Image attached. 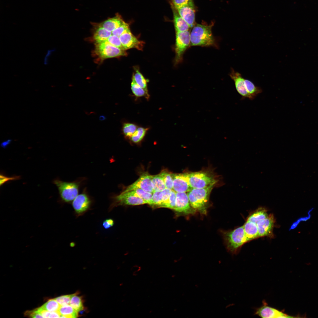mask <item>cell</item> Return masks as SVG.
Returning <instances> with one entry per match:
<instances>
[{
	"label": "cell",
	"mask_w": 318,
	"mask_h": 318,
	"mask_svg": "<svg viewBox=\"0 0 318 318\" xmlns=\"http://www.w3.org/2000/svg\"><path fill=\"white\" fill-rule=\"evenodd\" d=\"M212 25L197 24L190 33L191 46L208 47L215 45L212 32Z\"/></svg>",
	"instance_id": "cell-1"
},
{
	"label": "cell",
	"mask_w": 318,
	"mask_h": 318,
	"mask_svg": "<svg viewBox=\"0 0 318 318\" xmlns=\"http://www.w3.org/2000/svg\"><path fill=\"white\" fill-rule=\"evenodd\" d=\"M214 185L202 188H192L187 193L193 208L201 213L206 214L210 194Z\"/></svg>",
	"instance_id": "cell-2"
},
{
	"label": "cell",
	"mask_w": 318,
	"mask_h": 318,
	"mask_svg": "<svg viewBox=\"0 0 318 318\" xmlns=\"http://www.w3.org/2000/svg\"><path fill=\"white\" fill-rule=\"evenodd\" d=\"M224 235L227 248L233 254L237 253L243 245L247 242L243 226L226 232Z\"/></svg>",
	"instance_id": "cell-3"
},
{
	"label": "cell",
	"mask_w": 318,
	"mask_h": 318,
	"mask_svg": "<svg viewBox=\"0 0 318 318\" xmlns=\"http://www.w3.org/2000/svg\"><path fill=\"white\" fill-rule=\"evenodd\" d=\"M95 52L103 60L127 55L125 50L113 46L105 41L95 43Z\"/></svg>",
	"instance_id": "cell-4"
},
{
	"label": "cell",
	"mask_w": 318,
	"mask_h": 318,
	"mask_svg": "<svg viewBox=\"0 0 318 318\" xmlns=\"http://www.w3.org/2000/svg\"><path fill=\"white\" fill-rule=\"evenodd\" d=\"M57 186L61 198L64 201L69 202L78 195L79 185L76 182H65L56 179L53 181Z\"/></svg>",
	"instance_id": "cell-5"
},
{
	"label": "cell",
	"mask_w": 318,
	"mask_h": 318,
	"mask_svg": "<svg viewBox=\"0 0 318 318\" xmlns=\"http://www.w3.org/2000/svg\"><path fill=\"white\" fill-rule=\"evenodd\" d=\"M190 186L192 188H202L212 184L216 180L208 174L203 172L186 173Z\"/></svg>",
	"instance_id": "cell-6"
},
{
	"label": "cell",
	"mask_w": 318,
	"mask_h": 318,
	"mask_svg": "<svg viewBox=\"0 0 318 318\" xmlns=\"http://www.w3.org/2000/svg\"><path fill=\"white\" fill-rule=\"evenodd\" d=\"M190 45V33L189 30L176 32L175 49L176 63L181 61L184 52Z\"/></svg>",
	"instance_id": "cell-7"
},
{
	"label": "cell",
	"mask_w": 318,
	"mask_h": 318,
	"mask_svg": "<svg viewBox=\"0 0 318 318\" xmlns=\"http://www.w3.org/2000/svg\"><path fill=\"white\" fill-rule=\"evenodd\" d=\"M147 203L142 199L124 191L119 195L113 198V202L110 210L118 205H138Z\"/></svg>",
	"instance_id": "cell-8"
},
{
	"label": "cell",
	"mask_w": 318,
	"mask_h": 318,
	"mask_svg": "<svg viewBox=\"0 0 318 318\" xmlns=\"http://www.w3.org/2000/svg\"><path fill=\"white\" fill-rule=\"evenodd\" d=\"M176 205L174 210L188 214L193 213L195 209L191 206L187 193L176 192Z\"/></svg>",
	"instance_id": "cell-9"
},
{
	"label": "cell",
	"mask_w": 318,
	"mask_h": 318,
	"mask_svg": "<svg viewBox=\"0 0 318 318\" xmlns=\"http://www.w3.org/2000/svg\"><path fill=\"white\" fill-rule=\"evenodd\" d=\"M263 305L256 309L255 314L262 318H288L292 317L282 311L267 305L263 302Z\"/></svg>",
	"instance_id": "cell-10"
},
{
	"label": "cell",
	"mask_w": 318,
	"mask_h": 318,
	"mask_svg": "<svg viewBox=\"0 0 318 318\" xmlns=\"http://www.w3.org/2000/svg\"><path fill=\"white\" fill-rule=\"evenodd\" d=\"M275 221L273 215L270 214L266 218L257 223L259 237L266 236L271 238L273 237V230Z\"/></svg>",
	"instance_id": "cell-11"
},
{
	"label": "cell",
	"mask_w": 318,
	"mask_h": 318,
	"mask_svg": "<svg viewBox=\"0 0 318 318\" xmlns=\"http://www.w3.org/2000/svg\"><path fill=\"white\" fill-rule=\"evenodd\" d=\"M91 203L89 196L85 193L79 194L73 200V208L76 214L80 216L84 214L90 208Z\"/></svg>",
	"instance_id": "cell-12"
},
{
	"label": "cell",
	"mask_w": 318,
	"mask_h": 318,
	"mask_svg": "<svg viewBox=\"0 0 318 318\" xmlns=\"http://www.w3.org/2000/svg\"><path fill=\"white\" fill-rule=\"evenodd\" d=\"M119 38L125 50L132 48L140 50L143 49V42L138 40L130 31L122 34Z\"/></svg>",
	"instance_id": "cell-13"
},
{
	"label": "cell",
	"mask_w": 318,
	"mask_h": 318,
	"mask_svg": "<svg viewBox=\"0 0 318 318\" xmlns=\"http://www.w3.org/2000/svg\"><path fill=\"white\" fill-rule=\"evenodd\" d=\"M176 9L190 28H193L195 24V11L193 2Z\"/></svg>",
	"instance_id": "cell-14"
},
{
	"label": "cell",
	"mask_w": 318,
	"mask_h": 318,
	"mask_svg": "<svg viewBox=\"0 0 318 318\" xmlns=\"http://www.w3.org/2000/svg\"><path fill=\"white\" fill-rule=\"evenodd\" d=\"M173 190L176 192L189 191L192 188L190 186L186 173L173 174Z\"/></svg>",
	"instance_id": "cell-15"
},
{
	"label": "cell",
	"mask_w": 318,
	"mask_h": 318,
	"mask_svg": "<svg viewBox=\"0 0 318 318\" xmlns=\"http://www.w3.org/2000/svg\"><path fill=\"white\" fill-rule=\"evenodd\" d=\"M229 76L234 82L237 91L241 96L243 99L248 98L251 100V97L245 87L244 79L242 77L241 74L231 69Z\"/></svg>",
	"instance_id": "cell-16"
},
{
	"label": "cell",
	"mask_w": 318,
	"mask_h": 318,
	"mask_svg": "<svg viewBox=\"0 0 318 318\" xmlns=\"http://www.w3.org/2000/svg\"><path fill=\"white\" fill-rule=\"evenodd\" d=\"M152 175L147 173L142 174L139 178L131 185L140 188L145 191L153 194L155 191L152 181Z\"/></svg>",
	"instance_id": "cell-17"
},
{
	"label": "cell",
	"mask_w": 318,
	"mask_h": 318,
	"mask_svg": "<svg viewBox=\"0 0 318 318\" xmlns=\"http://www.w3.org/2000/svg\"><path fill=\"white\" fill-rule=\"evenodd\" d=\"M125 191L142 199L150 205L151 203L152 193L131 185L128 186Z\"/></svg>",
	"instance_id": "cell-18"
},
{
	"label": "cell",
	"mask_w": 318,
	"mask_h": 318,
	"mask_svg": "<svg viewBox=\"0 0 318 318\" xmlns=\"http://www.w3.org/2000/svg\"><path fill=\"white\" fill-rule=\"evenodd\" d=\"M243 226L247 242L259 237L256 223L246 221Z\"/></svg>",
	"instance_id": "cell-19"
},
{
	"label": "cell",
	"mask_w": 318,
	"mask_h": 318,
	"mask_svg": "<svg viewBox=\"0 0 318 318\" xmlns=\"http://www.w3.org/2000/svg\"><path fill=\"white\" fill-rule=\"evenodd\" d=\"M125 23L120 16H117L106 20L98 26L112 32Z\"/></svg>",
	"instance_id": "cell-20"
},
{
	"label": "cell",
	"mask_w": 318,
	"mask_h": 318,
	"mask_svg": "<svg viewBox=\"0 0 318 318\" xmlns=\"http://www.w3.org/2000/svg\"><path fill=\"white\" fill-rule=\"evenodd\" d=\"M173 7L174 22L176 32L189 30L190 28L188 24L180 16L176 9Z\"/></svg>",
	"instance_id": "cell-21"
},
{
	"label": "cell",
	"mask_w": 318,
	"mask_h": 318,
	"mask_svg": "<svg viewBox=\"0 0 318 318\" xmlns=\"http://www.w3.org/2000/svg\"><path fill=\"white\" fill-rule=\"evenodd\" d=\"M268 216L266 210L264 208L261 207L250 214L248 217L247 221L256 223L266 218Z\"/></svg>",
	"instance_id": "cell-22"
},
{
	"label": "cell",
	"mask_w": 318,
	"mask_h": 318,
	"mask_svg": "<svg viewBox=\"0 0 318 318\" xmlns=\"http://www.w3.org/2000/svg\"><path fill=\"white\" fill-rule=\"evenodd\" d=\"M112 35V32L97 26L93 35V39L95 43L100 42L106 41Z\"/></svg>",
	"instance_id": "cell-23"
},
{
	"label": "cell",
	"mask_w": 318,
	"mask_h": 318,
	"mask_svg": "<svg viewBox=\"0 0 318 318\" xmlns=\"http://www.w3.org/2000/svg\"><path fill=\"white\" fill-rule=\"evenodd\" d=\"M245 86L246 90L251 97V100L254 99L262 91L259 87L256 86L250 80L246 79L244 80Z\"/></svg>",
	"instance_id": "cell-24"
},
{
	"label": "cell",
	"mask_w": 318,
	"mask_h": 318,
	"mask_svg": "<svg viewBox=\"0 0 318 318\" xmlns=\"http://www.w3.org/2000/svg\"><path fill=\"white\" fill-rule=\"evenodd\" d=\"M60 317L75 318L78 317V312L70 305L61 306L59 310Z\"/></svg>",
	"instance_id": "cell-25"
},
{
	"label": "cell",
	"mask_w": 318,
	"mask_h": 318,
	"mask_svg": "<svg viewBox=\"0 0 318 318\" xmlns=\"http://www.w3.org/2000/svg\"><path fill=\"white\" fill-rule=\"evenodd\" d=\"M152 181L154 191H162L166 188L163 178L161 173L152 176Z\"/></svg>",
	"instance_id": "cell-26"
},
{
	"label": "cell",
	"mask_w": 318,
	"mask_h": 318,
	"mask_svg": "<svg viewBox=\"0 0 318 318\" xmlns=\"http://www.w3.org/2000/svg\"><path fill=\"white\" fill-rule=\"evenodd\" d=\"M131 83V89L134 95L137 97H145L148 100L149 98V95L148 92L146 91L143 89L138 85L132 78Z\"/></svg>",
	"instance_id": "cell-27"
},
{
	"label": "cell",
	"mask_w": 318,
	"mask_h": 318,
	"mask_svg": "<svg viewBox=\"0 0 318 318\" xmlns=\"http://www.w3.org/2000/svg\"><path fill=\"white\" fill-rule=\"evenodd\" d=\"M69 304L78 312L84 309L82 299L76 293L72 294Z\"/></svg>",
	"instance_id": "cell-28"
},
{
	"label": "cell",
	"mask_w": 318,
	"mask_h": 318,
	"mask_svg": "<svg viewBox=\"0 0 318 318\" xmlns=\"http://www.w3.org/2000/svg\"><path fill=\"white\" fill-rule=\"evenodd\" d=\"M138 127L137 125L134 123L125 122L122 124V132L125 137L130 138Z\"/></svg>",
	"instance_id": "cell-29"
},
{
	"label": "cell",
	"mask_w": 318,
	"mask_h": 318,
	"mask_svg": "<svg viewBox=\"0 0 318 318\" xmlns=\"http://www.w3.org/2000/svg\"><path fill=\"white\" fill-rule=\"evenodd\" d=\"M148 129L142 127H138L132 136L131 140L134 143L140 142L144 138Z\"/></svg>",
	"instance_id": "cell-30"
},
{
	"label": "cell",
	"mask_w": 318,
	"mask_h": 318,
	"mask_svg": "<svg viewBox=\"0 0 318 318\" xmlns=\"http://www.w3.org/2000/svg\"><path fill=\"white\" fill-rule=\"evenodd\" d=\"M135 73L133 75L132 78H133L135 82L140 87L148 92L147 83L146 79L143 75L137 69Z\"/></svg>",
	"instance_id": "cell-31"
},
{
	"label": "cell",
	"mask_w": 318,
	"mask_h": 318,
	"mask_svg": "<svg viewBox=\"0 0 318 318\" xmlns=\"http://www.w3.org/2000/svg\"><path fill=\"white\" fill-rule=\"evenodd\" d=\"M60 306V305L54 299L49 300L41 307L49 312H53L58 311Z\"/></svg>",
	"instance_id": "cell-32"
},
{
	"label": "cell",
	"mask_w": 318,
	"mask_h": 318,
	"mask_svg": "<svg viewBox=\"0 0 318 318\" xmlns=\"http://www.w3.org/2000/svg\"><path fill=\"white\" fill-rule=\"evenodd\" d=\"M160 173L163 178L166 188L173 190V174H171L165 170L163 171Z\"/></svg>",
	"instance_id": "cell-33"
},
{
	"label": "cell",
	"mask_w": 318,
	"mask_h": 318,
	"mask_svg": "<svg viewBox=\"0 0 318 318\" xmlns=\"http://www.w3.org/2000/svg\"><path fill=\"white\" fill-rule=\"evenodd\" d=\"M162 191H155L153 194L152 202L150 205L153 207H160L162 203Z\"/></svg>",
	"instance_id": "cell-34"
},
{
	"label": "cell",
	"mask_w": 318,
	"mask_h": 318,
	"mask_svg": "<svg viewBox=\"0 0 318 318\" xmlns=\"http://www.w3.org/2000/svg\"><path fill=\"white\" fill-rule=\"evenodd\" d=\"M111 45L125 50L123 47L119 37L112 35L105 41Z\"/></svg>",
	"instance_id": "cell-35"
},
{
	"label": "cell",
	"mask_w": 318,
	"mask_h": 318,
	"mask_svg": "<svg viewBox=\"0 0 318 318\" xmlns=\"http://www.w3.org/2000/svg\"><path fill=\"white\" fill-rule=\"evenodd\" d=\"M128 24L125 22L112 32V35L119 37L122 34L130 31Z\"/></svg>",
	"instance_id": "cell-36"
},
{
	"label": "cell",
	"mask_w": 318,
	"mask_h": 318,
	"mask_svg": "<svg viewBox=\"0 0 318 318\" xmlns=\"http://www.w3.org/2000/svg\"><path fill=\"white\" fill-rule=\"evenodd\" d=\"M172 190L166 188L162 191V201L160 207L166 208L170 196V195Z\"/></svg>",
	"instance_id": "cell-37"
},
{
	"label": "cell",
	"mask_w": 318,
	"mask_h": 318,
	"mask_svg": "<svg viewBox=\"0 0 318 318\" xmlns=\"http://www.w3.org/2000/svg\"><path fill=\"white\" fill-rule=\"evenodd\" d=\"M176 192L173 190L171 191L166 208L175 210L176 205Z\"/></svg>",
	"instance_id": "cell-38"
},
{
	"label": "cell",
	"mask_w": 318,
	"mask_h": 318,
	"mask_svg": "<svg viewBox=\"0 0 318 318\" xmlns=\"http://www.w3.org/2000/svg\"><path fill=\"white\" fill-rule=\"evenodd\" d=\"M72 294L63 295L55 298L58 303L61 306L70 304Z\"/></svg>",
	"instance_id": "cell-39"
},
{
	"label": "cell",
	"mask_w": 318,
	"mask_h": 318,
	"mask_svg": "<svg viewBox=\"0 0 318 318\" xmlns=\"http://www.w3.org/2000/svg\"><path fill=\"white\" fill-rule=\"evenodd\" d=\"M173 6L175 8L193 2V0H172Z\"/></svg>",
	"instance_id": "cell-40"
},
{
	"label": "cell",
	"mask_w": 318,
	"mask_h": 318,
	"mask_svg": "<svg viewBox=\"0 0 318 318\" xmlns=\"http://www.w3.org/2000/svg\"><path fill=\"white\" fill-rule=\"evenodd\" d=\"M26 315L33 318L43 317L37 309L33 311H28L26 312Z\"/></svg>",
	"instance_id": "cell-41"
},
{
	"label": "cell",
	"mask_w": 318,
	"mask_h": 318,
	"mask_svg": "<svg viewBox=\"0 0 318 318\" xmlns=\"http://www.w3.org/2000/svg\"><path fill=\"white\" fill-rule=\"evenodd\" d=\"M114 224L113 220L111 219L105 220L103 223V226L105 229H108L113 226Z\"/></svg>",
	"instance_id": "cell-42"
},
{
	"label": "cell",
	"mask_w": 318,
	"mask_h": 318,
	"mask_svg": "<svg viewBox=\"0 0 318 318\" xmlns=\"http://www.w3.org/2000/svg\"><path fill=\"white\" fill-rule=\"evenodd\" d=\"M18 178L19 177H18L8 178L1 175H0V185H1L8 180L16 179Z\"/></svg>",
	"instance_id": "cell-43"
},
{
	"label": "cell",
	"mask_w": 318,
	"mask_h": 318,
	"mask_svg": "<svg viewBox=\"0 0 318 318\" xmlns=\"http://www.w3.org/2000/svg\"><path fill=\"white\" fill-rule=\"evenodd\" d=\"M60 316L61 314L59 311L51 312L49 318H59L60 317Z\"/></svg>",
	"instance_id": "cell-44"
},
{
	"label": "cell",
	"mask_w": 318,
	"mask_h": 318,
	"mask_svg": "<svg viewBox=\"0 0 318 318\" xmlns=\"http://www.w3.org/2000/svg\"><path fill=\"white\" fill-rule=\"evenodd\" d=\"M54 50H49V51H48L47 55L44 58V64H47V60L48 59V57L51 54V52H53Z\"/></svg>",
	"instance_id": "cell-45"
},
{
	"label": "cell",
	"mask_w": 318,
	"mask_h": 318,
	"mask_svg": "<svg viewBox=\"0 0 318 318\" xmlns=\"http://www.w3.org/2000/svg\"><path fill=\"white\" fill-rule=\"evenodd\" d=\"M11 140H8L2 142L1 144V146L3 147H5L8 145L11 142Z\"/></svg>",
	"instance_id": "cell-46"
},
{
	"label": "cell",
	"mask_w": 318,
	"mask_h": 318,
	"mask_svg": "<svg viewBox=\"0 0 318 318\" xmlns=\"http://www.w3.org/2000/svg\"><path fill=\"white\" fill-rule=\"evenodd\" d=\"M106 119V117L103 115H101L99 117V120L100 121H103Z\"/></svg>",
	"instance_id": "cell-47"
}]
</instances>
